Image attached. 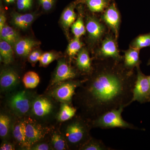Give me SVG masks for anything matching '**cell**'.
<instances>
[{
  "label": "cell",
  "instance_id": "e0dca14e",
  "mask_svg": "<svg viewBox=\"0 0 150 150\" xmlns=\"http://www.w3.org/2000/svg\"><path fill=\"white\" fill-rule=\"evenodd\" d=\"M39 45V42L32 38H20L14 45V50L18 56L26 57L28 56L34 47Z\"/></svg>",
  "mask_w": 150,
  "mask_h": 150
},
{
  "label": "cell",
  "instance_id": "7a4b0ae2",
  "mask_svg": "<svg viewBox=\"0 0 150 150\" xmlns=\"http://www.w3.org/2000/svg\"><path fill=\"white\" fill-rule=\"evenodd\" d=\"M59 125L69 150H80L92 137L90 131L93 127L91 120L78 112L71 119Z\"/></svg>",
  "mask_w": 150,
  "mask_h": 150
},
{
  "label": "cell",
  "instance_id": "5bb4252c",
  "mask_svg": "<svg viewBox=\"0 0 150 150\" xmlns=\"http://www.w3.org/2000/svg\"><path fill=\"white\" fill-rule=\"evenodd\" d=\"M102 19L115 35L116 39L119 34L121 16L115 4H112L106 9L102 16Z\"/></svg>",
  "mask_w": 150,
  "mask_h": 150
},
{
  "label": "cell",
  "instance_id": "4fadbf2b",
  "mask_svg": "<svg viewBox=\"0 0 150 150\" xmlns=\"http://www.w3.org/2000/svg\"><path fill=\"white\" fill-rule=\"evenodd\" d=\"M12 140L21 150H29L25 136L24 118L15 117L12 131Z\"/></svg>",
  "mask_w": 150,
  "mask_h": 150
},
{
  "label": "cell",
  "instance_id": "603a6c76",
  "mask_svg": "<svg viewBox=\"0 0 150 150\" xmlns=\"http://www.w3.org/2000/svg\"><path fill=\"white\" fill-rule=\"evenodd\" d=\"M76 14L74 11V6L70 5L62 13L61 23L65 29L68 30L76 21Z\"/></svg>",
  "mask_w": 150,
  "mask_h": 150
},
{
  "label": "cell",
  "instance_id": "836d02e7",
  "mask_svg": "<svg viewBox=\"0 0 150 150\" xmlns=\"http://www.w3.org/2000/svg\"><path fill=\"white\" fill-rule=\"evenodd\" d=\"M42 54L41 51L39 50H34L31 51L28 56V62L33 65L35 64L38 61H39Z\"/></svg>",
  "mask_w": 150,
  "mask_h": 150
},
{
  "label": "cell",
  "instance_id": "f1b7e54d",
  "mask_svg": "<svg viewBox=\"0 0 150 150\" xmlns=\"http://www.w3.org/2000/svg\"><path fill=\"white\" fill-rule=\"evenodd\" d=\"M108 0H86L89 9L92 12H102L108 7Z\"/></svg>",
  "mask_w": 150,
  "mask_h": 150
},
{
  "label": "cell",
  "instance_id": "83f0119b",
  "mask_svg": "<svg viewBox=\"0 0 150 150\" xmlns=\"http://www.w3.org/2000/svg\"><path fill=\"white\" fill-rule=\"evenodd\" d=\"M130 47L139 50L150 47V33L137 36L131 42Z\"/></svg>",
  "mask_w": 150,
  "mask_h": 150
},
{
  "label": "cell",
  "instance_id": "7c38bea8",
  "mask_svg": "<svg viewBox=\"0 0 150 150\" xmlns=\"http://www.w3.org/2000/svg\"><path fill=\"white\" fill-rule=\"evenodd\" d=\"M86 28L88 34L89 41L92 45L99 42L104 35L105 31L104 25L98 19L93 16L87 17Z\"/></svg>",
  "mask_w": 150,
  "mask_h": 150
},
{
  "label": "cell",
  "instance_id": "2e32d148",
  "mask_svg": "<svg viewBox=\"0 0 150 150\" xmlns=\"http://www.w3.org/2000/svg\"><path fill=\"white\" fill-rule=\"evenodd\" d=\"M76 69L80 74L87 76L91 72L93 68L92 59L86 48H83L75 58Z\"/></svg>",
  "mask_w": 150,
  "mask_h": 150
},
{
  "label": "cell",
  "instance_id": "ffe728a7",
  "mask_svg": "<svg viewBox=\"0 0 150 150\" xmlns=\"http://www.w3.org/2000/svg\"><path fill=\"white\" fill-rule=\"evenodd\" d=\"M78 109L73 103L63 102L60 103L59 112L56 116L58 124L71 119L77 113Z\"/></svg>",
  "mask_w": 150,
  "mask_h": 150
},
{
  "label": "cell",
  "instance_id": "1f68e13d",
  "mask_svg": "<svg viewBox=\"0 0 150 150\" xmlns=\"http://www.w3.org/2000/svg\"><path fill=\"white\" fill-rule=\"evenodd\" d=\"M53 150L49 140V137L46 140L40 141L30 147L29 150Z\"/></svg>",
  "mask_w": 150,
  "mask_h": 150
},
{
  "label": "cell",
  "instance_id": "cb8c5ba5",
  "mask_svg": "<svg viewBox=\"0 0 150 150\" xmlns=\"http://www.w3.org/2000/svg\"><path fill=\"white\" fill-rule=\"evenodd\" d=\"M1 40L13 46L20 39L18 33L13 28L6 25L0 31Z\"/></svg>",
  "mask_w": 150,
  "mask_h": 150
},
{
  "label": "cell",
  "instance_id": "5b68a950",
  "mask_svg": "<svg viewBox=\"0 0 150 150\" xmlns=\"http://www.w3.org/2000/svg\"><path fill=\"white\" fill-rule=\"evenodd\" d=\"M125 108L121 106L117 109H112L105 112L97 118L91 120L93 129H103L121 128L134 130H144L125 121L122 116V113Z\"/></svg>",
  "mask_w": 150,
  "mask_h": 150
},
{
  "label": "cell",
  "instance_id": "d6986e66",
  "mask_svg": "<svg viewBox=\"0 0 150 150\" xmlns=\"http://www.w3.org/2000/svg\"><path fill=\"white\" fill-rule=\"evenodd\" d=\"M140 50L130 47L128 50L123 51V64L126 69L134 70L135 68L140 67L142 63L139 58Z\"/></svg>",
  "mask_w": 150,
  "mask_h": 150
},
{
  "label": "cell",
  "instance_id": "f35d334b",
  "mask_svg": "<svg viewBox=\"0 0 150 150\" xmlns=\"http://www.w3.org/2000/svg\"><path fill=\"white\" fill-rule=\"evenodd\" d=\"M148 66H149V65H150V58L149 59V61H148L147 63Z\"/></svg>",
  "mask_w": 150,
  "mask_h": 150
},
{
  "label": "cell",
  "instance_id": "8d00e7d4",
  "mask_svg": "<svg viewBox=\"0 0 150 150\" xmlns=\"http://www.w3.org/2000/svg\"><path fill=\"white\" fill-rule=\"evenodd\" d=\"M6 18L5 15L3 13H1L0 15V31L6 25Z\"/></svg>",
  "mask_w": 150,
  "mask_h": 150
},
{
  "label": "cell",
  "instance_id": "d4e9b609",
  "mask_svg": "<svg viewBox=\"0 0 150 150\" xmlns=\"http://www.w3.org/2000/svg\"><path fill=\"white\" fill-rule=\"evenodd\" d=\"M40 81L38 75L32 71L25 73L22 79V82L25 88L28 89L35 88L39 84Z\"/></svg>",
  "mask_w": 150,
  "mask_h": 150
},
{
  "label": "cell",
  "instance_id": "7402d4cb",
  "mask_svg": "<svg viewBox=\"0 0 150 150\" xmlns=\"http://www.w3.org/2000/svg\"><path fill=\"white\" fill-rule=\"evenodd\" d=\"M10 44L4 40L0 42V54L1 62L5 65L10 64L14 60L13 48Z\"/></svg>",
  "mask_w": 150,
  "mask_h": 150
},
{
  "label": "cell",
  "instance_id": "9a60e30c",
  "mask_svg": "<svg viewBox=\"0 0 150 150\" xmlns=\"http://www.w3.org/2000/svg\"><path fill=\"white\" fill-rule=\"evenodd\" d=\"M15 116L6 109L0 113V137L2 141H12V131Z\"/></svg>",
  "mask_w": 150,
  "mask_h": 150
},
{
  "label": "cell",
  "instance_id": "8fae6325",
  "mask_svg": "<svg viewBox=\"0 0 150 150\" xmlns=\"http://www.w3.org/2000/svg\"><path fill=\"white\" fill-rule=\"evenodd\" d=\"M21 78L18 73L12 67L4 68L0 74V88L2 93L8 94L18 88Z\"/></svg>",
  "mask_w": 150,
  "mask_h": 150
},
{
  "label": "cell",
  "instance_id": "277c9868",
  "mask_svg": "<svg viewBox=\"0 0 150 150\" xmlns=\"http://www.w3.org/2000/svg\"><path fill=\"white\" fill-rule=\"evenodd\" d=\"M36 94L28 89L17 88L6 94L5 108L16 117L29 116L33 100Z\"/></svg>",
  "mask_w": 150,
  "mask_h": 150
},
{
  "label": "cell",
  "instance_id": "44dd1931",
  "mask_svg": "<svg viewBox=\"0 0 150 150\" xmlns=\"http://www.w3.org/2000/svg\"><path fill=\"white\" fill-rule=\"evenodd\" d=\"M35 16L33 13L24 14L15 12L11 15V22L16 27L21 29L25 30L30 27L34 21Z\"/></svg>",
  "mask_w": 150,
  "mask_h": 150
},
{
  "label": "cell",
  "instance_id": "30bf717a",
  "mask_svg": "<svg viewBox=\"0 0 150 150\" xmlns=\"http://www.w3.org/2000/svg\"><path fill=\"white\" fill-rule=\"evenodd\" d=\"M116 40L112 35H108L105 38L96 52V60L112 59L117 62H123V56L119 53Z\"/></svg>",
  "mask_w": 150,
  "mask_h": 150
},
{
  "label": "cell",
  "instance_id": "4316f807",
  "mask_svg": "<svg viewBox=\"0 0 150 150\" xmlns=\"http://www.w3.org/2000/svg\"><path fill=\"white\" fill-rule=\"evenodd\" d=\"M83 43L80 38L74 37L70 41L67 49V53L70 61L74 59L77 54L82 48Z\"/></svg>",
  "mask_w": 150,
  "mask_h": 150
},
{
  "label": "cell",
  "instance_id": "f546056e",
  "mask_svg": "<svg viewBox=\"0 0 150 150\" xmlns=\"http://www.w3.org/2000/svg\"><path fill=\"white\" fill-rule=\"evenodd\" d=\"M72 32L75 37L80 38L85 35L86 33V28L84 23L82 16L78 17L76 20L71 26Z\"/></svg>",
  "mask_w": 150,
  "mask_h": 150
},
{
  "label": "cell",
  "instance_id": "ab89813d",
  "mask_svg": "<svg viewBox=\"0 0 150 150\" xmlns=\"http://www.w3.org/2000/svg\"><path fill=\"white\" fill-rule=\"evenodd\" d=\"M148 78H149V81L150 84V76H148Z\"/></svg>",
  "mask_w": 150,
  "mask_h": 150
},
{
  "label": "cell",
  "instance_id": "d590c367",
  "mask_svg": "<svg viewBox=\"0 0 150 150\" xmlns=\"http://www.w3.org/2000/svg\"><path fill=\"white\" fill-rule=\"evenodd\" d=\"M55 0H38L39 4L45 11L50 10L53 7Z\"/></svg>",
  "mask_w": 150,
  "mask_h": 150
},
{
  "label": "cell",
  "instance_id": "74e56055",
  "mask_svg": "<svg viewBox=\"0 0 150 150\" xmlns=\"http://www.w3.org/2000/svg\"><path fill=\"white\" fill-rule=\"evenodd\" d=\"M15 0H5L6 2L8 4H11V3H13Z\"/></svg>",
  "mask_w": 150,
  "mask_h": 150
},
{
  "label": "cell",
  "instance_id": "8992f818",
  "mask_svg": "<svg viewBox=\"0 0 150 150\" xmlns=\"http://www.w3.org/2000/svg\"><path fill=\"white\" fill-rule=\"evenodd\" d=\"M83 79L69 80L57 83L46 91L48 94L59 103H73V98L77 89L81 85Z\"/></svg>",
  "mask_w": 150,
  "mask_h": 150
},
{
  "label": "cell",
  "instance_id": "484cf974",
  "mask_svg": "<svg viewBox=\"0 0 150 150\" xmlns=\"http://www.w3.org/2000/svg\"><path fill=\"white\" fill-rule=\"evenodd\" d=\"M107 146L101 140L92 137L81 148L80 150H112Z\"/></svg>",
  "mask_w": 150,
  "mask_h": 150
},
{
  "label": "cell",
  "instance_id": "52a82bcc",
  "mask_svg": "<svg viewBox=\"0 0 150 150\" xmlns=\"http://www.w3.org/2000/svg\"><path fill=\"white\" fill-rule=\"evenodd\" d=\"M24 119L26 141L29 148L37 142L48 139L55 126L42 124L30 116L24 117Z\"/></svg>",
  "mask_w": 150,
  "mask_h": 150
},
{
  "label": "cell",
  "instance_id": "e575fe53",
  "mask_svg": "<svg viewBox=\"0 0 150 150\" xmlns=\"http://www.w3.org/2000/svg\"><path fill=\"white\" fill-rule=\"evenodd\" d=\"M17 148L16 145L13 141H2L0 146L1 150H14Z\"/></svg>",
  "mask_w": 150,
  "mask_h": 150
},
{
  "label": "cell",
  "instance_id": "3957f363",
  "mask_svg": "<svg viewBox=\"0 0 150 150\" xmlns=\"http://www.w3.org/2000/svg\"><path fill=\"white\" fill-rule=\"evenodd\" d=\"M60 103L48 94H36L33 100L29 116L38 122L50 126L58 124L56 116Z\"/></svg>",
  "mask_w": 150,
  "mask_h": 150
},
{
  "label": "cell",
  "instance_id": "ba28073f",
  "mask_svg": "<svg viewBox=\"0 0 150 150\" xmlns=\"http://www.w3.org/2000/svg\"><path fill=\"white\" fill-rule=\"evenodd\" d=\"M80 75L77 69L72 67L65 58H59L46 91L62 82L78 79Z\"/></svg>",
  "mask_w": 150,
  "mask_h": 150
},
{
  "label": "cell",
  "instance_id": "6da1fadb",
  "mask_svg": "<svg viewBox=\"0 0 150 150\" xmlns=\"http://www.w3.org/2000/svg\"><path fill=\"white\" fill-rule=\"evenodd\" d=\"M136 79L134 70L126 69L123 62L96 60L91 72L76 90L73 104L79 113L91 120L109 110L127 107Z\"/></svg>",
  "mask_w": 150,
  "mask_h": 150
},
{
  "label": "cell",
  "instance_id": "4dcf8cb0",
  "mask_svg": "<svg viewBox=\"0 0 150 150\" xmlns=\"http://www.w3.org/2000/svg\"><path fill=\"white\" fill-rule=\"evenodd\" d=\"M60 57V54L55 51H50L43 53L39 61L40 66L42 67H46L55 60L59 59Z\"/></svg>",
  "mask_w": 150,
  "mask_h": 150
},
{
  "label": "cell",
  "instance_id": "ac0fdd59",
  "mask_svg": "<svg viewBox=\"0 0 150 150\" xmlns=\"http://www.w3.org/2000/svg\"><path fill=\"white\" fill-rule=\"evenodd\" d=\"M49 140L53 150H69L65 137L60 131L59 124L52 129L49 136Z\"/></svg>",
  "mask_w": 150,
  "mask_h": 150
},
{
  "label": "cell",
  "instance_id": "9c48e42d",
  "mask_svg": "<svg viewBox=\"0 0 150 150\" xmlns=\"http://www.w3.org/2000/svg\"><path fill=\"white\" fill-rule=\"evenodd\" d=\"M137 69V79L133 91V96L129 105L137 101L140 103L150 102V84L148 76L143 74L140 67Z\"/></svg>",
  "mask_w": 150,
  "mask_h": 150
},
{
  "label": "cell",
  "instance_id": "d6a6232c",
  "mask_svg": "<svg viewBox=\"0 0 150 150\" xmlns=\"http://www.w3.org/2000/svg\"><path fill=\"white\" fill-rule=\"evenodd\" d=\"M33 0H17V6L19 10L25 11L32 7Z\"/></svg>",
  "mask_w": 150,
  "mask_h": 150
}]
</instances>
